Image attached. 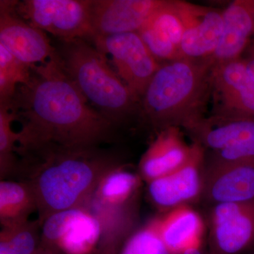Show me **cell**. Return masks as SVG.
Returning <instances> with one entry per match:
<instances>
[{
  "label": "cell",
  "mask_w": 254,
  "mask_h": 254,
  "mask_svg": "<svg viewBox=\"0 0 254 254\" xmlns=\"http://www.w3.org/2000/svg\"><path fill=\"white\" fill-rule=\"evenodd\" d=\"M6 105L21 125L18 153L50 146L99 147L111 141L115 127L89 105L58 57L32 66L29 81L18 87Z\"/></svg>",
  "instance_id": "6da1fadb"
},
{
  "label": "cell",
  "mask_w": 254,
  "mask_h": 254,
  "mask_svg": "<svg viewBox=\"0 0 254 254\" xmlns=\"http://www.w3.org/2000/svg\"><path fill=\"white\" fill-rule=\"evenodd\" d=\"M19 155L33 170L27 184L36 197L41 222L57 212L84 208L103 178L120 168L115 157L99 147H45Z\"/></svg>",
  "instance_id": "7a4b0ae2"
},
{
  "label": "cell",
  "mask_w": 254,
  "mask_h": 254,
  "mask_svg": "<svg viewBox=\"0 0 254 254\" xmlns=\"http://www.w3.org/2000/svg\"><path fill=\"white\" fill-rule=\"evenodd\" d=\"M211 59L161 64L141 97V113L154 128L190 131L205 118L211 96Z\"/></svg>",
  "instance_id": "3957f363"
},
{
  "label": "cell",
  "mask_w": 254,
  "mask_h": 254,
  "mask_svg": "<svg viewBox=\"0 0 254 254\" xmlns=\"http://www.w3.org/2000/svg\"><path fill=\"white\" fill-rule=\"evenodd\" d=\"M59 41L60 65L97 111L115 125L141 112L139 100L95 47L84 39Z\"/></svg>",
  "instance_id": "277c9868"
},
{
  "label": "cell",
  "mask_w": 254,
  "mask_h": 254,
  "mask_svg": "<svg viewBox=\"0 0 254 254\" xmlns=\"http://www.w3.org/2000/svg\"><path fill=\"white\" fill-rule=\"evenodd\" d=\"M92 0L14 1L18 16L38 29L59 40L92 41Z\"/></svg>",
  "instance_id": "5b68a950"
},
{
  "label": "cell",
  "mask_w": 254,
  "mask_h": 254,
  "mask_svg": "<svg viewBox=\"0 0 254 254\" xmlns=\"http://www.w3.org/2000/svg\"><path fill=\"white\" fill-rule=\"evenodd\" d=\"M92 42L102 54L111 57L109 63L113 64L115 72L141 101L161 64L151 54L138 33L132 32L98 37Z\"/></svg>",
  "instance_id": "8992f818"
},
{
  "label": "cell",
  "mask_w": 254,
  "mask_h": 254,
  "mask_svg": "<svg viewBox=\"0 0 254 254\" xmlns=\"http://www.w3.org/2000/svg\"><path fill=\"white\" fill-rule=\"evenodd\" d=\"M209 217V252L243 254L254 249V201L212 205Z\"/></svg>",
  "instance_id": "52a82bcc"
},
{
  "label": "cell",
  "mask_w": 254,
  "mask_h": 254,
  "mask_svg": "<svg viewBox=\"0 0 254 254\" xmlns=\"http://www.w3.org/2000/svg\"><path fill=\"white\" fill-rule=\"evenodd\" d=\"M210 82L213 115L254 120V81L242 58L213 64Z\"/></svg>",
  "instance_id": "ba28073f"
},
{
  "label": "cell",
  "mask_w": 254,
  "mask_h": 254,
  "mask_svg": "<svg viewBox=\"0 0 254 254\" xmlns=\"http://www.w3.org/2000/svg\"><path fill=\"white\" fill-rule=\"evenodd\" d=\"M205 148L192 143L188 161L173 173L148 183V193L159 208L173 210L201 198L205 167Z\"/></svg>",
  "instance_id": "9c48e42d"
},
{
  "label": "cell",
  "mask_w": 254,
  "mask_h": 254,
  "mask_svg": "<svg viewBox=\"0 0 254 254\" xmlns=\"http://www.w3.org/2000/svg\"><path fill=\"white\" fill-rule=\"evenodd\" d=\"M0 45L22 63L34 66L57 57L46 33L18 16L14 1H0Z\"/></svg>",
  "instance_id": "30bf717a"
},
{
  "label": "cell",
  "mask_w": 254,
  "mask_h": 254,
  "mask_svg": "<svg viewBox=\"0 0 254 254\" xmlns=\"http://www.w3.org/2000/svg\"><path fill=\"white\" fill-rule=\"evenodd\" d=\"M184 26L181 43L184 58L210 59L223 31L222 11L183 1H175Z\"/></svg>",
  "instance_id": "8fae6325"
},
{
  "label": "cell",
  "mask_w": 254,
  "mask_h": 254,
  "mask_svg": "<svg viewBox=\"0 0 254 254\" xmlns=\"http://www.w3.org/2000/svg\"><path fill=\"white\" fill-rule=\"evenodd\" d=\"M46 231L55 245L66 254H89L99 242L103 228L99 219L85 208L53 214Z\"/></svg>",
  "instance_id": "7c38bea8"
},
{
  "label": "cell",
  "mask_w": 254,
  "mask_h": 254,
  "mask_svg": "<svg viewBox=\"0 0 254 254\" xmlns=\"http://www.w3.org/2000/svg\"><path fill=\"white\" fill-rule=\"evenodd\" d=\"M163 1L92 0L93 38L138 32Z\"/></svg>",
  "instance_id": "4fadbf2b"
},
{
  "label": "cell",
  "mask_w": 254,
  "mask_h": 254,
  "mask_svg": "<svg viewBox=\"0 0 254 254\" xmlns=\"http://www.w3.org/2000/svg\"><path fill=\"white\" fill-rule=\"evenodd\" d=\"M201 198L211 206L254 201V164L205 165Z\"/></svg>",
  "instance_id": "5bb4252c"
},
{
  "label": "cell",
  "mask_w": 254,
  "mask_h": 254,
  "mask_svg": "<svg viewBox=\"0 0 254 254\" xmlns=\"http://www.w3.org/2000/svg\"><path fill=\"white\" fill-rule=\"evenodd\" d=\"M137 33L159 63L184 58V26L175 1L163 0Z\"/></svg>",
  "instance_id": "9a60e30c"
},
{
  "label": "cell",
  "mask_w": 254,
  "mask_h": 254,
  "mask_svg": "<svg viewBox=\"0 0 254 254\" xmlns=\"http://www.w3.org/2000/svg\"><path fill=\"white\" fill-rule=\"evenodd\" d=\"M191 152L192 144L185 142L180 128L169 127L160 130L140 161L142 178L149 183L173 173L188 161Z\"/></svg>",
  "instance_id": "2e32d148"
},
{
  "label": "cell",
  "mask_w": 254,
  "mask_h": 254,
  "mask_svg": "<svg viewBox=\"0 0 254 254\" xmlns=\"http://www.w3.org/2000/svg\"><path fill=\"white\" fill-rule=\"evenodd\" d=\"M221 40L210 59L213 64L241 58L254 33V0H235L222 11Z\"/></svg>",
  "instance_id": "e0dca14e"
},
{
  "label": "cell",
  "mask_w": 254,
  "mask_h": 254,
  "mask_svg": "<svg viewBox=\"0 0 254 254\" xmlns=\"http://www.w3.org/2000/svg\"><path fill=\"white\" fill-rule=\"evenodd\" d=\"M150 225L171 253L182 254L188 249L202 244L204 232L203 219L189 205L169 210Z\"/></svg>",
  "instance_id": "ac0fdd59"
},
{
  "label": "cell",
  "mask_w": 254,
  "mask_h": 254,
  "mask_svg": "<svg viewBox=\"0 0 254 254\" xmlns=\"http://www.w3.org/2000/svg\"><path fill=\"white\" fill-rule=\"evenodd\" d=\"M37 209L36 197L27 183H0V219L3 227L28 222V215Z\"/></svg>",
  "instance_id": "d6986e66"
},
{
  "label": "cell",
  "mask_w": 254,
  "mask_h": 254,
  "mask_svg": "<svg viewBox=\"0 0 254 254\" xmlns=\"http://www.w3.org/2000/svg\"><path fill=\"white\" fill-rule=\"evenodd\" d=\"M139 185V178L134 174L118 168L102 180L91 200L99 207L123 206L127 205Z\"/></svg>",
  "instance_id": "ffe728a7"
},
{
  "label": "cell",
  "mask_w": 254,
  "mask_h": 254,
  "mask_svg": "<svg viewBox=\"0 0 254 254\" xmlns=\"http://www.w3.org/2000/svg\"><path fill=\"white\" fill-rule=\"evenodd\" d=\"M31 66L0 45V105H8L20 85L29 81Z\"/></svg>",
  "instance_id": "44dd1931"
},
{
  "label": "cell",
  "mask_w": 254,
  "mask_h": 254,
  "mask_svg": "<svg viewBox=\"0 0 254 254\" xmlns=\"http://www.w3.org/2000/svg\"><path fill=\"white\" fill-rule=\"evenodd\" d=\"M14 118L6 105H0V168L1 175L16 168L14 153L17 148L19 134L13 131Z\"/></svg>",
  "instance_id": "7402d4cb"
},
{
  "label": "cell",
  "mask_w": 254,
  "mask_h": 254,
  "mask_svg": "<svg viewBox=\"0 0 254 254\" xmlns=\"http://www.w3.org/2000/svg\"><path fill=\"white\" fill-rule=\"evenodd\" d=\"M1 240L6 241L18 254H36L38 252L36 230L28 222L3 227Z\"/></svg>",
  "instance_id": "603a6c76"
},
{
  "label": "cell",
  "mask_w": 254,
  "mask_h": 254,
  "mask_svg": "<svg viewBox=\"0 0 254 254\" xmlns=\"http://www.w3.org/2000/svg\"><path fill=\"white\" fill-rule=\"evenodd\" d=\"M168 252L158 233L148 225L128 239L122 254H167Z\"/></svg>",
  "instance_id": "cb8c5ba5"
},
{
  "label": "cell",
  "mask_w": 254,
  "mask_h": 254,
  "mask_svg": "<svg viewBox=\"0 0 254 254\" xmlns=\"http://www.w3.org/2000/svg\"><path fill=\"white\" fill-rule=\"evenodd\" d=\"M242 59L245 62L246 67H247L251 77L254 81V43L249 47V49L247 50V56Z\"/></svg>",
  "instance_id": "d4e9b609"
},
{
  "label": "cell",
  "mask_w": 254,
  "mask_h": 254,
  "mask_svg": "<svg viewBox=\"0 0 254 254\" xmlns=\"http://www.w3.org/2000/svg\"><path fill=\"white\" fill-rule=\"evenodd\" d=\"M182 254H212L209 252L208 249H205L203 245L195 246L191 248L188 249Z\"/></svg>",
  "instance_id": "484cf974"
},
{
  "label": "cell",
  "mask_w": 254,
  "mask_h": 254,
  "mask_svg": "<svg viewBox=\"0 0 254 254\" xmlns=\"http://www.w3.org/2000/svg\"><path fill=\"white\" fill-rule=\"evenodd\" d=\"M0 254H18L6 242V241L1 240V242H0Z\"/></svg>",
  "instance_id": "4316f807"
},
{
  "label": "cell",
  "mask_w": 254,
  "mask_h": 254,
  "mask_svg": "<svg viewBox=\"0 0 254 254\" xmlns=\"http://www.w3.org/2000/svg\"><path fill=\"white\" fill-rule=\"evenodd\" d=\"M36 254H48V253H44V254H43V253H38V252H37V253Z\"/></svg>",
  "instance_id": "83f0119b"
},
{
  "label": "cell",
  "mask_w": 254,
  "mask_h": 254,
  "mask_svg": "<svg viewBox=\"0 0 254 254\" xmlns=\"http://www.w3.org/2000/svg\"><path fill=\"white\" fill-rule=\"evenodd\" d=\"M176 254L171 253V252H170L168 251V254Z\"/></svg>",
  "instance_id": "f1b7e54d"
},
{
  "label": "cell",
  "mask_w": 254,
  "mask_h": 254,
  "mask_svg": "<svg viewBox=\"0 0 254 254\" xmlns=\"http://www.w3.org/2000/svg\"><path fill=\"white\" fill-rule=\"evenodd\" d=\"M250 254H254V252H253V253H251Z\"/></svg>",
  "instance_id": "f546056e"
}]
</instances>
